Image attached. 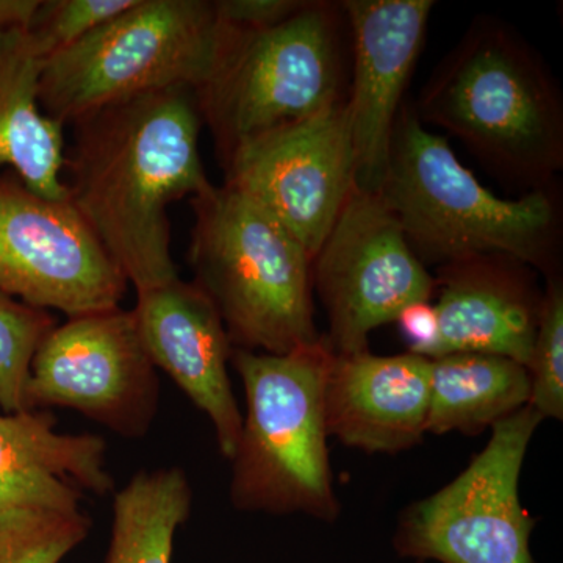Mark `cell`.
I'll return each mask as SVG.
<instances>
[{
    "label": "cell",
    "mask_w": 563,
    "mask_h": 563,
    "mask_svg": "<svg viewBox=\"0 0 563 563\" xmlns=\"http://www.w3.org/2000/svg\"><path fill=\"white\" fill-rule=\"evenodd\" d=\"M66 154L68 199L135 291L179 277L174 202L209 190L195 91L172 88L81 118Z\"/></svg>",
    "instance_id": "6da1fadb"
},
{
    "label": "cell",
    "mask_w": 563,
    "mask_h": 563,
    "mask_svg": "<svg viewBox=\"0 0 563 563\" xmlns=\"http://www.w3.org/2000/svg\"><path fill=\"white\" fill-rule=\"evenodd\" d=\"M377 192L426 268L479 255H507L547 277L561 274L558 195L539 188L520 199L499 198L410 106L399 110L387 173Z\"/></svg>",
    "instance_id": "7a4b0ae2"
},
{
    "label": "cell",
    "mask_w": 563,
    "mask_h": 563,
    "mask_svg": "<svg viewBox=\"0 0 563 563\" xmlns=\"http://www.w3.org/2000/svg\"><path fill=\"white\" fill-rule=\"evenodd\" d=\"M415 113L531 190L550 188L563 168L561 92L542 58L501 22H474L433 70Z\"/></svg>",
    "instance_id": "3957f363"
},
{
    "label": "cell",
    "mask_w": 563,
    "mask_h": 563,
    "mask_svg": "<svg viewBox=\"0 0 563 563\" xmlns=\"http://www.w3.org/2000/svg\"><path fill=\"white\" fill-rule=\"evenodd\" d=\"M187 261L233 350L288 354L320 340L313 258L280 222L228 185L191 199Z\"/></svg>",
    "instance_id": "277c9868"
},
{
    "label": "cell",
    "mask_w": 563,
    "mask_h": 563,
    "mask_svg": "<svg viewBox=\"0 0 563 563\" xmlns=\"http://www.w3.org/2000/svg\"><path fill=\"white\" fill-rule=\"evenodd\" d=\"M333 355L324 335L288 354L232 351L231 363L246 393L231 461L233 509L302 514L325 523L339 518L324 412Z\"/></svg>",
    "instance_id": "5b68a950"
},
{
    "label": "cell",
    "mask_w": 563,
    "mask_h": 563,
    "mask_svg": "<svg viewBox=\"0 0 563 563\" xmlns=\"http://www.w3.org/2000/svg\"><path fill=\"white\" fill-rule=\"evenodd\" d=\"M343 18L342 5L307 0L274 27L243 31L221 22L217 60L195 91L221 168L244 144L346 99Z\"/></svg>",
    "instance_id": "8992f818"
},
{
    "label": "cell",
    "mask_w": 563,
    "mask_h": 563,
    "mask_svg": "<svg viewBox=\"0 0 563 563\" xmlns=\"http://www.w3.org/2000/svg\"><path fill=\"white\" fill-rule=\"evenodd\" d=\"M221 38L214 0H136L43 63L41 110L65 128L147 92L196 91L210 76Z\"/></svg>",
    "instance_id": "52a82bcc"
},
{
    "label": "cell",
    "mask_w": 563,
    "mask_h": 563,
    "mask_svg": "<svg viewBox=\"0 0 563 563\" xmlns=\"http://www.w3.org/2000/svg\"><path fill=\"white\" fill-rule=\"evenodd\" d=\"M542 421L525 406L496 422L454 481L404 510L393 536L396 553L418 562L536 563V520L521 504L520 476Z\"/></svg>",
    "instance_id": "ba28073f"
},
{
    "label": "cell",
    "mask_w": 563,
    "mask_h": 563,
    "mask_svg": "<svg viewBox=\"0 0 563 563\" xmlns=\"http://www.w3.org/2000/svg\"><path fill=\"white\" fill-rule=\"evenodd\" d=\"M333 354L368 351L369 333L407 306L431 301L435 279L410 250L379 192L352 188L312 266Z\"/></svg>",
    "instance_id": "9c48e42d"
},
{
    "label": "cell",
    "mask_w": 563,
    "mask_h": 563,
    "mask_svg": "<svg viewBox=\"0 0 563 563\" xmlns=\"http://www.w3.org/2000/svg\"><path fill=\"white\" fill-rule=\"evenodd\" d=\"M32 410H76L124 439L151 431L161 379L133 309L68 318L40 343L27 387Z\"/></svg>",
    "instance_id": "30bf717a"
},
{
    "label": "cell",
    "mask_w": 563,
    "mask_h": 563,
    "mask_svg": "<svg viewBox=\"0 0 563 563\" xmlns=\"http://www.w3.org/2000/svg\"><path fill=\"white\" fill-rule=\"evenodd\" d=\"M128 285L68 198H44L0 174V291L77 318L118 309Z\"/></svg>",
    "instance_id": "8fae6325"
},
{
    "label": "cell",
    "mask_w": 563,
    "mask_h": 563,
    "mask_svg": "<svg viewBox=\"0 0 563 563\" xmlns=\"http://www.w3.org/2000/svg\"><path fill=\"white\" fill-rule=\"evenodd\" d=\"M222 172L314 258L354 188L346 103L244 144Z\"/></svg>",
    "instance_id": "7c38bea8"
},
{
    "label": "cell",
    "mask_w": 563,
    "mask_h": 563,
    "mask_svg": "<svg viewBox=\"0 0 563 563\" xmlns=\"http://www.w3.org/2000/svg\"><path fill=\"white\" fill-rule=\"evenodd\" d=\"M352 38L346 103L354 187L377 192L387 173L404 91L424 43L432 0H346Z\"/></svg>",
    "instance_id": "4fadbf2b"
},
{
    "label": "cell",
    "mask_w": 563,
    "mask_h": 563,
    "mask_svg": "<svg viewBox=\"0 0 563 563\" xmlns=\"http://www.w3.org/2000/svg\"><path fill=\"white\" fill-rule=\"evenodd\" d=\"M133 312L155 368L207 415L218 450L232 461L243 413L229 377L233 347L217 307L195 282L179 276L136 291Z\"/></svg>",
    "instance_id": "5bb4252c"
},
{
    "label": "cell",
    "mask_w": 563,
    "mask_h": 563,
    "mask_svg": "<svg viewBox=\"0 0 563 563\" xmlns=\"http://www.w3.org/2000/svg\"><path fill=\"white\" fill-rule=\"evenodd\" d=\"M433 279L439 344L432 358L473 352L528 366L544 299L536 269L507 255H479L439 266Z\"/></svg>",
    "instance_id": "9a60e30c"
},
{
    "label": "cell",
    "mask_w": 563,
    "mask_h": 563,
    "mask_svg": "<svg viewBox=\"0 0 563 563\" xmlns=\"http://www.w3.org/2000/svg\"><path fill=\"white\" fill-rule=\"evenodd\" d=\"M431 402V358L406 352L333 355L325 428L344 446L398 454L422 442Z\"/></svg>",
    "instance_id": "2e32d148"
},
{
    "label": "cell",
    "mask_w": 563,
    "mask_h": 563,
    "mask_svg": "<svg viewBox=\"0 0 563 563\" xmlns=\"http://www.w3.org/2000/svg\"><path fill=\"white\" fill-rule=\"evenodd\" d=\"M113 492L102 437L57 431L47 410L0 413V507Z\"/></svg>",
    "instance_id": "e0dca14e"
},
{
    "label": "cell",
    "mask_w": 563,
    "mask_h": 563,
    "mask_svg": "<svg viewBox=\"0 0 563 563\" xmlns=\"http://www.w3.org/2000/svg\"><path fill=\"white\" fill-rule=\"evenodd\" d=\"M43 63L27 27L0 32V168L44 198L65 199V128L41 110Z\"/></svg>",
    "instance_id": "ac0fdd59"
},
{
    "label": "cell",
    "mask_w": 563,
    "mask_h": 563,
    "mask_svg": "<svg viewBox=\"0 0 563 563\" xmlns=\"http://www.w3.org/2000/svg\"><path fill=\"white\" fill-rule=\"evenodd\" d=\"M529 396L528 368L512 358L473 352L432 358L426 433L477 435L528 406Z\"/></svg>",
    "instance_id": "d6986e66"
},
{
    "label": "cell",
    "mask_w": 563,
    "mask_h": 563,
    "mask_svg": "<svg viewBox=\"0 0 563 563\" xmlns=\"http://www.w3.org/2000/svg\"><path fill=\"white\" fill-rule=\"evenodd\" d=\"M192 487L179 466L141 470L113 493L103 563H173L174 540L192 512Z\"/></svg>",
    "instance_id": "ffe728a7"
},
{
    "label": "cell",
    "mask_w": 563,
    "mask_h": 563,
    "mask_svg": "<svg viewBox=\"0 0 563 563\" xmlns=\"http://www.w3.org/2000/svg\"><path fill=\"white\" fill-rule=\"evenodd\" d=\"M84 496L0 507V563H62L90 536Z\"/></svg>",
    "instance_id": "44dd1931"
},
{
    "label": "cell",
    "mask_w": 563,
    "mask_h": 563,
    "mask_svg": "<svg viewBox=\"0 0 563 563\" xmlns=\"http://www.w3.org/2000/svg\"><path fill=\"white\" fill-rule=\"evenodd\" d=\"M54 314L0 291V407L5 413L32 410L27 387L33 355L57 325Z\"/></svg>",
    "instance_id": "7402d4cb"
},
{
    "label": "cell",
    "mask_w": 563,
    "mask_h": 563,
    "mask_svg": "<svg viewBox=\"0 0 563 563\" xmlns=\"http://www.w3.org/2000/svg\"><path fill=\"white\" fill-rule=\"evenodd\" d=\"M529 404L542 418L563 420V284L561 274L547 277L542 317L529 358Z\"/></svg>",
    "instance_id": "603a6c76"
},
{
    "label": "cell",
    "mask_w": 563,
    "mask_h": 563,
    "mask_svg": "<svg viewBox=\"0 0 563 563\" xmlns=\"http://www.w3.org/2000/svg\"><path fill=\"white\" fill-rule=\"evenodd\" d=\"M136 0H40L27 32L43 60L79 43Z\"/></svg>",
    "instance_id": "cb8c5ba5"
},
{
    "label": "cell",
    "mask_w": 563,
    "mask_h": 563,
    "mask_svg": "<svg viewBox=\"0 0 563 563\" xmlns=\"http://www.w3.org/2000/svg\"><path fill=\"white\" fill-rule=\"evenodd\" d=\"M307 0H214L222 24L243 31H261L287 21Z\"/></svg>",
    "instance_id": "d4e9b609"
},
{
    "label": "cell",
    "mask_w": 563,
    "mask_h": 563,
    "mask_svg": "<svg viewBox=\"0 0 563 563\" xmlns=\"http://www.w3.org/2000/svg\"><path fill=\"white\" fill-rule=\"evenodd\" d=\"M399 331L409 352L432 358L439 344V318L431 301L410 303L398 318Z\"/></svg>",
    "instance_id": "484cf974"
},
{
    "label": "cell",
    "mask_w": 563,
    "mask_h": 563,
    "mask_svg": "<svg viewBox=\"0 0 563 563\" xmlns=\"http://www.w3.org/2000/svg\"><path fill=\"white\" fill-rule=\"evenodd\" d=\"M40 0H0V32L29 27Z\"/></svg>",
    "instance_id": "4316f807"
}]
</instances>
